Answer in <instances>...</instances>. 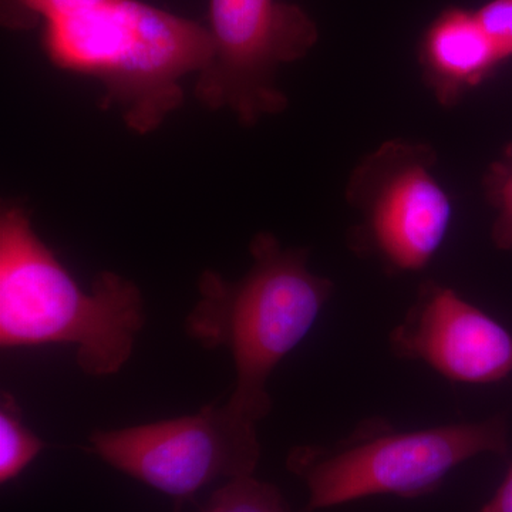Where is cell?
I'll return each mask as SVG.
<instances>
[{
	"mask_svg": "<svg viewBox=\"0 0 512 512\" xmlns=\"http://www.w3.org/2000/svg\"><path fill=\"white\" fill-rule=\"evenodd\" d=\"M92 450L111 467L174 498L214 481L252 476L259 458L256 424L227 403L191 416L120 430H97Z\"/></svg>",
	"mask_w": 512,
	"mask_h": 512,
	"instance_id": "cell-6",
	"label": "cell"
},
{
	"mask_svg": "<svg viewBox=\"0 0 512 512\" xmlns=\"http://www.w3.org/2000/svg\"><path fill=\"white\" fill-rule=\"evenodd\" d=\"M478 512H512V466L503 483L495 491L493 498L484 504Z\"/></svg>",
	"mask_w": 512,
	"mask_h": 512,
	"instance_id": "cell-14",
	"label": "cell"
},
{
	"mask_svg": "<svg viewBox=\"0 0 512 512\" xmlns=\"http://www.w3.org/2000/svg\"><path fill=\"white\" fill-rule=\"evenodd\" d=\"M202 512H291V508L275 485L247 476L214 491Z\"/></svg>",
	"mask_w": 512,
	"mask_h": 512,
	"instance_id": "cell-11",
	"label": "cell"
},
{
	"mask_svg": "<svg viewBox=\"0 0 512 512\" xmlns=\"http://www.w3.org/2000/svg\"><path fill=\"white\" fill-rule=\"evenodd\" d=\"M429 146L393 140L360 163L348 197L362 215L360 242L387 268L419 272L450 229L453 202L434 175Z\"/></svg>",
	"mask_w": 512,
	"mask_h": 512,
	"instance_id": "cell-7",
	"label": "cell"
},
{
	"mask_svg": "<svg viewBox=\"0 0 512 512\" xmlns=\"http://www.w3.org/2000/svg\"><path fill=\"white\" fill-rule=\"evenodd\" d=\"M45 443L23 424L15 397L2 393L0 400V483L19 476L32 463Z\"/></svg>",
	"mask_w": 512,
	"mask_h": 512,
	"instance_id": "cell-10",
	"label": "cell"
},
{
	"mask_svg": "<svg viewBox=\"0 0 512 512\" xmlns=\"http://www.w3.org/2000/svg\"><path fill=\"white\" fill-rule=\"evenodd\" d=\"M140 289L101 272L84 292L33 229L30 215L9 204L0 214V346L69 345L87 376L116 375L133 355L144 326Z\"/></svg>",
	"mask_w": 512,
	"mask_h": 512,
	"instance_id": "cell-2",
	"label": "cell"
},
{
	"mask_svg": "<svg viewBox=\"0 0 512 512\" xmlns=\"http://www.w3.org/2000/svg\"><path fill=\"white\" fill-rule=\"evenodd\" d=\"M40 43L57 69L99 80L101 109H120L141 136L183 106L184 77L212 56L210 29L143 0H70Z\"/></svg>",
	"mask_w": 512,
	"mask_h": 512,
	"instance_id": "cell-1",
	"label": "cell"
},
{
	"mask_svg": "<svg viewBox=\"0 0 512 512\" xmlns=\"http://www.w3.org/2000/svg\"><path fill=\"white\" fill-rule=\"evenodd\" d=\"M249 251L252 265L239 281L202 272L185 330L204 348L231 353L237 379L227 404L258 424L271 412L269 377L311 332L333 284L311 272L308 251L286 248L269 232H259Z\"/></svg>",
	"mask_w": 512,
	"mask_h": 512,
	"instance_id": "cell-3",
	"label": "cell"
},
{
	"mask_svg": "<svg viewBox=\"0 0 512 512\" xmlns=\"http://www.w3.org/2000/svg\"><path fill=\"white\" fill-rule=\"evenodd\" d=\"M338 447H298L289 470L308 485L306 512L336 507L370 495L416 498L439 490L464 461L508 450L503 416L434 429L390 431L379 426Z\"/></svg>",
	"mask_w": 512,
	"mask_h": 512,
	"instance_id": "cell-4",
	"label": "cell"
},
{
	"mask_svg": "<svg viewBox=\"0 0 512 512\" xmlns=\"http://www.w3.org/2000/svg\"><path fill=\"white\" fill-rule=\"evenodd\" d=\"M478 22L501 62L512 56V0H490L476 10Z\"/></svg>",
	"mask_w": 512,
	"mask_h": 512,
	"instance_id": "cell-13",
	"label": "cell"
},
{
	"mask_svg": "<svg viewBox=\"0 0 512 512\" xmlns=\"http://www.w3.org/2000/svg\"><path fill=\"white\" fill-rule=\"evenodd\" d=\"M485 191L495 210L491 232L494 244L504 251H512V151L490 168L485 177Z\"/></svg>",
	"mask_w": 512,
	"mask_h": 512,
	"instance_id": "cell-12",
	"label": "cell"
},
{
	"mask_svg": "<svg viewBox=\"0 0 512 512\" xmlns=\"http://www.w3.org/2000/svg\"><path fill=\"white\" fill-rule=\"evenodd\" d=\"M212 56L197 74L194 96L210 110L227 109L242 126L282 113L288 97L276 72L311 52L315 20L279 0H210Z\"/></svg>",
	"mask_w": 512,
	"mask_h": 512,
	"instance_id": "cell-5",
	"label": "cell"
},
{
	"mask_svg": "<svg viewBox=\"0 0 512 512\" xmlns=\"http://www.w3.org/2000/svg\"><path fill=\"white\" fill-rule=\"evenodd\" d=\"M394 355L421 360L448 380L490 384L512 373V335L447 286L427 282L393 330Z\"/></svg>",
	"mask_w": 512,
	"mask_h": 512,
	"instance_id": "cell-8",
	"label": "cell"
},
{
	"mask_svg": "<svg viewBox=\"0 0 512 512\" xmlns=\"http://www.w3.org/2000/svg\"><path fill=\"white\" fill-rule=\"evenodd\" d=\"M500 62L474 10H444L421 37L424 77L443 104L456 103Z\"/></svg>",
	"mask_w": 512,
	"mask_h": 512,
	"instance_id": "cell-9",
	"label": "cell"
}]
</instances>
